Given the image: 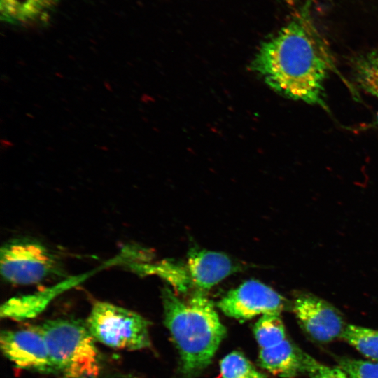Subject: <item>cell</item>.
Instances as JSON below:
<instances>
[{"label":"cell","mask_w":378,"mask_h":378,"mask_svg":"<svg viewBox=\"0 0 378 378\" xmlns=\"http://www.w3.org/2000/svg\"><path fill=\"white\" fill-rule=\"evenodd\" d=\"M293 310L304 330L318 342L327 343L340 337L346 326L338 309L310 293H297Z\"/></svg>","instance_id":"obj_8"},{"label":"cell","mask_w":378,"mask_h":378,"mask_svg":"<svg viewBox=\"0 0 378 378\" xmlns=\"http://www.w3.org/2000/svg\"><path fill=\"white\" fill-rule=\"evenodd\" d=\"M377 125H378V112L377 113Z\"/></svg>","instance_id":"obj_18"},{"label":"cell","mask_w":378,"mask_h":378,"mask_svg":"<svg viewBox=\"0 0 378 378\" xmlns=\"http://www.w3.org/2000/svg\"><path fill=\"white\" fill-rule=\"evenodd\" d=\"M332 64L329 47L305 7L262 43L252 67L280 94L325 107L324 85Z\"/></svg>","instance_id":"obj_1"},{"label":"cell","mask_w":378,"mask_h":378,"mask_svg":"<svg viewBox=\"0 0 378 378\" xmlns=\"http://www.w3.org/2000/svg\"><path fill=\"white\" fill-rule=\"evenodd\" d=\"M55 373L61 378H98L102 370L100 353L86 322L57 318L42 323Z\"/></svg>","instance_id":"obj_3"},{"label":"cell","mask_w":378,"mask_h":378,"mask_svg":"<svg viewBox=\"0 0 378 378\" xmlns=\"http://www.w3.org/2000/svg\"><path fill=\"white\" fill-rule=\"evenodd\" d=\"M352 70L359 87L378 98V48L356 57L352 61Z\"/></svg>","instance_id":"obj_12"},{"label":"cell","mask_w":378,"mask_h":378,"mask_svg":"<svg viewBox=\"0 0 378 378\" xmlns=\"http://www.w3.org/2000/svg\"><path fill=\"white\" fill-rule=\"evenodd\" d=\"M218 307L226 316L244 321L258 315H280L286 300L265 284L249 280L228 292Z\"/></svg>","instance_id":"obj_6"},{"label":"cell","mask_w":378,"mask_h":378,"mask_svg":"<svg viewBox=\"0 0 378 378\" xmlns=\"http://www.w3.org/2000/svg\"><path fill=\"white\" fill-rule=\"evenodd\" d=\"M309 376L311 378H349L340 368H330L324 365Z\"/></svg>","instance_id":"obj_17"},{"label":"cell","mask_w":378,"mask_h":378,"mask_svg":"<svg viewBox=\"0 0 378 378\" xmlns=\"http://www.w3.org/2000/svg\"><path fill=\"white\" fill-rule=\"evenodd\" d=\"M85 322L95 341L111 348L136 351L151 345L150 321L128 309L97 302Z\"/></svg>","instance_id":"obj_4"},{"label":"cell","mask_w":378,"mask_h":378,"mask_svg":"<svg viewBox=\"0 0 378 378\" xmlns=\"http://www.w3.org/2000/svg\"><path fill=\"white\" fill-rule=\"evenodd\" d=\"M258 364L272 374L286 378L310 375L323 365L286 339L272 347L260 349Z\"/></svg>","instance_id":"obj_9"},{"label":"cell","mask_w":378,"mask_h":378,"mask_svg":"<svg viewBox=\"0 0 378 378\" xmlns=\"http://www.w3.org/2000/svg\"><path fill=\"white\" fill-rule=\"evenodd\" d=\"M0 344L5 356L17 367L40 373H55L39 326L4 330L1 333Z\"/></svg>","instance_id":"obj_7"},{"label":"cell","mask_w":378,"mask_h":378,"mask_svg":"<svg viewBox=\"0 0 378 378\" xmlns=\"http://www.w3.org/2000/svg\"><path fill=\"white\" fill-rule=\"evenodd\" d=\"M184 269L191 287L204 292L235 271L227 255L206 250H192Z\"/></svg>","instance_id":"obj_10"},{"label":"cell","mask_w":378,"mask_h":378,"mask_svg":"<svg viewBox=\"0 0 378 378\" xmlns=\"http://www.w3.org/2000/svg\"><path fill=\"white\" fill-rule=\"evenodd\" d=\"M59 0H0V18L18 25L38 22L46 20Z\"/></svg>","instance_id":"obj_11"},{"label":"cell","mask_w":378,"mask_h":378,"mask_svg":"<svg viewBox=\"0 0 378 378\" xmlns=\"http://www.w3.org/2000/svg\"><path fill=\"white\" fill-rule=\"evenodd\" d=\"M220 369L223 378H267L242 353L237 351L220 360Z\"/></svg>","instance_id":"obj_15"},{"label":"cell","mask_w":378,"mask_h":378,"mask_svg":"<svg viewBox=\"0 0 378 378\" xmlns=\"http://www.w3.org/2000/svg\"><path fill=\"white\" fill-rule=\"evenodd\" d=\"M340 337L365 357L378 361V330L349 324Z\"/></svg>","instance_id":"obj_13"},{"label":"cell","mask_w":378,"mask_h":378,"mask_svg":"<svg viewBox=\"0 0 378 378\" xmlns=\"http://www.w3.org/2000/svg\"><path fill=\"white\" fill-rule=\"evenodd\" d=\"M59 270L57 256L38 241L15 239L1 248V275L11 284H36L57 274Z\"/></svg>","instance_id":"obj_5"},{"label":"cell","mask_w":378,"mask_h":378,"mask_svg":"<svg viewBox=\"0 0 378 378\" xmlns=\"http://www.w3.org/2000/svg\"><path fill=\"white\" fill-rule=\"evenodd\" d=\"M164 323L180 357V372L194 378L211 363L227 331L204 291L181 299L168 287L162 291Z\"/></svg>","instance_id":"obj_2"},{"label":"cell","mask_w":378,"mask_h":378,"mask_svg":"<svg viewBox=\"0 0 378 378\" xmlns=\"http://www.w3.org/2000/svg\"><path fill=\"white\" fill-rule=\"evenodd\" d=\"M278 314H264L255 323L253 333L260 349L270 348L286 338L285 327Z\"/></svg>","instance_id":"obj_14"},{"label":"cell","mask_w":378,"mask_h":378,"mask_svg":"<svg viewBox=\"0 0 378 378\" xmlns=\"http://www.w3.org/2000/svg\"><path fill=\"white\" fill-rule=\"evenodd\" d=\"M338 363L349 378H378V362L341 358Z\"/></svg>","instance_id":"obj_16"}]
</instances>
